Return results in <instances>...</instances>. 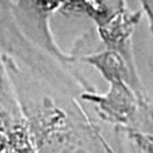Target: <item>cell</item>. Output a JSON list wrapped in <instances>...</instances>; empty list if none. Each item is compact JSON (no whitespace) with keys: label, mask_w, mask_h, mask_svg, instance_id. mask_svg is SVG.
<instances>
[{"label":"cell","mask_w":153,"mask_h":153,"mask_svg":"<svg viewBox=\"0 0 153 153\" xmlns=\"http://www.w3.org/2000/svg\"><path fill=\"white\" fill-rule=\"evenodd\" d=\"M88 61L98 68L110 82L121 81L123 64L120 58L116 54L105 52L102 55H96V56L88 58Z\"/></svg>","instance_id":"cell-2"},{"label":"cell","mask_w":153,"mask_h":153,"mask_svg":"<svg viewBox=\"0 0 153 153\" xmlns=\"http://www.w3.org/2000/svg\"><path fill=\"white\" fill-rule=\"evenodd\" d=\"M112 87L111 91L105 98H97L100 100V105L110 116H115L117 119H125L130 114V98L126 93L125 87L121 84V81L111 82Z\"/></svg>","instance_id":"cell-1"},{"label":"cell","mask_w":153,"mask_h":153,"mask_svg":"<svg viewBox=\"0 0 153 153\" xmlns=\"http://www.w3.org/2000/svg\"><path fill=\"white\" fill-rule=\"evenodd\" d=\"M59 1H60V0H35V4H36V7L41 12L47 13V12L54 10L55 8L58 7Z\"/></svg>","instance_id":"cell-3"}]
</instances>
